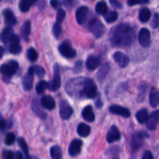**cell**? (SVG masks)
<instances>
[{
  "mask_svg": "<svg viewBox=\"0 0 159 159\" xmlns=\"http://www.w3.org/2000/svg\"><path fill=\"white\" fill-rule=\"evenodd\" d=\"M110 38L116 46H130L134 42L135 33L129 24L120 23L110 30Z\"/></svg>",
  "mask_w": 159,
  "mask_h": 159,
  "instance_id": "cell-1",
  "label": "cell"
},
{
  "mask_svg": "<svg viewBox=\"0 0 159 159\" xmlns=\"http://www.w3.org/2000/svg\"><path fill=\"white\" fill-rule=\"evenodd\" d=\"M85 78H75L68 81L65 85L67 93L71 96H83V86Z\"/></svg>",
  "mask_w": 159,
  "mask_h": 159,
  "instance_id": "cell-2",
  "label": "cell"
},
{
  "mask_svg": "<svg viewBox=\"0 0 159 159\" xmlns=\"http://www.w3.org/2000/svg\"><path fill=\"white\" fill-rule=\"evenodd\" d=\"M19 68V64L14 60L9 61L6 64L1 66V72L3 76V80L6 82H9L11 77L16 72Z\"/></svg>",
  "mask_w": 159,
  "mask_h": 159,
  "instance_id": "cell-3",
  "label": "cell"
},
{
  "mask_svg": "<svg viewBox=\"0 0 159 159\" xmlns=\"http://www.w3.org/2000/svg\"><path fill=\"white\" fill-rule=\"evenodd\" d=\"M88 30L96 38H99L104 34L105 27L100 20L97 18H93L88 23Z\"/></svg>",
  "mask_w": 159,
  "mask_h": 159,
  "instance_id": "cell-4",
  "label": "cell"
},
{
  "mask_svg": "<svg viewBox=\"0 0 159 159\" xmlns=\"http://www.w3.org/2000/svg\"><path fill=\"white\" fill-rule=\"evenodd\" d=\"M83 96L88 99H94L97 96V87L94 81L85 78L83 86Z\"/></svg>",
  "mask_w": 159,
  "mask_h": 159,
  "instance_id": "cell-5",
  "label": "cell"
},
{
  "mask_svg": "<svg viewBox=\"0 0 159 159\" xmlns=\"http://www.w3.org/2000/svg\"><path fill=\"white\" fill-rule=\"evenodd\" d=\"M148 138V134L145 131H141L138 134H135L132 136L130 146L133 152L138 151L142 146L144 139Z\"/></svg>",
  "mask_w": 159,
  "mask_h": 159,
  "instance_id": "cell-6",
  "label": "cell"
},
{
  "mask_svg": "<svg viewBox=\"0 0 159 159\" xmlns=\"http://www.w3.org/2000/svg\"><path fill=\"white\" fill-rule=\"evenodd\" d=\"M58 51L63 57L66 58H72L76 56V51L71 47L68 40H65L59 45Z\"/></svg>",
  "mask_w": 159,
  "mask_h": 159,
  "instance_id": "cell-7",
  "label": "cell"
},
{
  "mask_svg": "<svg viewBox=\"0 0 159 159\" xmlns=\"http://www.w3.org/2000/svg\"><path fill=\"white\" fill-rule=\"evenodd\" d=\"M49 89L51 91L55 92L58 89L61 85V76H60V68H59V65L57 64L54 65V77H53L52 81L50 82Z\"/></svg>",
  "mask_w": 159,
  "mask_h": 159,
  "instance_id": "cell-8",
  "label": "cell"
},
{
  "mask_svg": "<svg viewBox=\"0 0 159 159\" xmlns=\"http://www.w3.org/2000/svg\"><path fill=\"white\" fill-rule=\"evenodd\" d=\"M138 41L142 48H148L151 44V33L147 28H142L138 34Z\"/></svg>",
  "mask_w": 159,
  "mask_h": 159,
  "instance_id": "cell-9",
  "label": "cell"
},
{
  "mask_svg": "<svg viewBox=\"0 0 159 159\" xmlns=\"http://www.w3.org/2000/svg\"><path fill=\"white\" fill-rule=\"evenodd\" d=\"M60 116L63 120H68L73 113V110L66 100H61L59 103Z\"/></svg>",
  "mask_w": 159,
  "mask_h": 159,
  "instance_id": "cell-10",
  "label": "cell"
},
{
  "mask_svg": "<svg viewBox=\"0 0 159 159\" xmlns=\"http://www.w3.org/2000/svg\"><path fill=\"white\" fill-rule=\"evenodd\" d=\"M21 46L20 43V38L17 35L13 34L9 41V51L11 54H17L21 52Z\"/></svg>",
  "mask_w": 159,
  "mask_h": 159,
  "instance_id": "cell-11",
  "label": "cell"
},
{
  "mask_svg": "<svg viewBox=\"0 0 159 159\" xmlns=\"http://www.w3.org/2000/svg\"><path fill=\"white\" fill-rule=\"evenodd\" d=\"M89 8L86 6H81L76 10L75 17L79 24H84L88 19Z\"/></svg>",
  "mask_w": 159,
  "mask_h": 159,
  "instance_id": "cell-12",
  "label": "cell"
},
{
  "mask_svg": "<svg viewBox=\"0 0 159 159\" xmlns=\"http://www.w3.org/2000/svg\"><path fill=\"white\" fill-rule=\"evenodd\" d=\"M82 146V141L79 139H75L70 144L68 148V154L71 157L77 156L81 152Z\"/></svg>",
  "mask_w": 159,
  "mask_h": 159,
  "instance_id": "cell-13",
  "label": "cell"
},
{
  "mask_svg": "<svg viewBox=\"0 0 159 159\" xmlns=\"http://www.w3.org/2000/svg\"><path fill=\"white\" fill-rule=\"evenodd\" d=\"M109 110L111 113L116 115H120L121 116H124L125 118H128L130 116V110L125 107H120L118 105H112L110 106Z\"/></svg>",
  "mask_w": 159,
  "mask_h": 159,
  "instance_id": "cell-14",
  "label": "cell"
},
{
  "mask_svg": "<svg viewBox=\"0 0 159 159\" xmlns=\"http://www.w3.org/2000/svg\"><path fill=\"white\" fill-rule=\"evenodd\" d=\"M113 58H114L116 63L118 64V65L120 68H125L128 65L129 62H130L129 57L125 54L120 52V51H116V53H114Z\"/></svg>",
  "mask_w": 159,
  "mask_h": 159,
  "instance_id": "cell-15",
  "label": "cell"
},
{
  "mask_svg": "<svg viewBox=\"0 0 159 159\" xmlns=\"http://www.w3.org/2000/svg\"><path fill=\"white\" fill-rule=\"evenodd\" d=\"M120 139V133L116 126H112L109 130L107 136V142L111 144V143L115 142L116 141H119Z\"/></svg>",
  "mask_w": 159,
  "mask_h": 159,
  "instance_id": "cell-16",
  "label": "cell"
},
{
  "mask_svg": "<svg viewBox=\"0 0 159 159\" xmlns=\"http://www.w3.org/2000/svg\"><path fill=\"white\" fill-rule=\"evenodd\" d=\"M159 122V110L154 111L151 115H149V119L147 122V128L153 130L156 128Z\"/></svg>",
  "mask_w": 159,
  "mask_h": 159,
  "instance_id": "cell-17",
  "label": "cell"
},
{
  "mask_svg": "<svg viewBox=\"0 0 159 159\" xmlns=\"http://www.w3.org/2000/svg\"><path fill=\"white\" fill-rule=\"evenodd\" d=\"M42 105L41 102H39V100L37 99H34L32 102V110L34 112L36 115L39 116L41 119H46L47 118V113L42 110Z\"/></svg>",
  "mask_w": 159,
  "mask_h": 159,
  "instance_id": "cell-18",
  "label": "cell"
},
{
  "mask_svg": "<svg viewBox=\"0 0 159 159\" xmlns=\"http://www.w3.org/2000/svg\"><path fill=\"white\" fill-rule=\"evenodd\" d=\"M3 18H4L5 23L9 26H14L16 23V18L14 16L13 12L10 10L9 9H4L2 12Z\"/></svg>",
  "mask_w": 159,
  "mask_h": 159,
  "instance_id": "cell-19",
  "label": "cell"
},
{
  "mask_svg": "<svg viewBox=\"0 0 159 159\" xmlns=\"http://www.w3.org/2000/svg\"><path fill=\"white\" fill-rule=\"evenodd\" d=\"M40 102H41V105L43 108L47 109V110H53L54 108H55V101H54V98L51 97V96H43V97L41 98V100H40Z\"/></svg>",
  "mask_w": 159,
  "mask_h": 159,
  "instance_id": "cell-20",
  "label": "cell"
},
{
  "mask_svg": "<svg viewBox=\"0 0 159 159\" xmlns=\"http://www.w3.org/2000/svg\"><path fill=\"white\" fill-rule=\"evenodd\" d=\"M82 116L87 122H93L95 120V114L92 106L89 105L83 109L82 112Z\"/></svg>",
  "mask_w": 159,
  "mask_h": 159,
  "instance_id": "cell-21",
  "label": "cell"
},
{
  "mask_svg": "<svg viewBox=\"0 0 159 159\" xmlns=\"http://www.w3.org/2000/svg\"><path fill=\"white\" fill-rule=\"evenodd\" d=\"M99 63H100V60L99 57L90 55L89 56L86 60V68L89 71H93L99 66Z\"/></svg>",
  "mask_w": 159,
  "mask_h": 159,
  "instance_id": "cell-22",
  "label": "cell"
},
{
  "mask_svg": "<svg viewBox=\"0 0 159 159\" xmlns=\"http://www.w3.org/2000/svg\"><path fill=\"white\" fill-rule=\"evenodd\" d=\"M34 75L32 72L28 71L27 73L24 75L23 79V89L26 91H29L33 86V83H34Z\"/></svg>",
  "mask_w": 159,
  "mask_h": 159,
  "instance_id": "cell-23",
  "label": "cell"
},
{
  "mask_svg": "<svg viewBox=\"0 0 159 159\" xmlns=\"http://www.w3.org/2000/svg\"><path fill=\"white\" fill-rule=\"evenodd\" d=\"M150 104L152 107L155 108L159 105V90L152 88L150 93Z\"/></svg>",
  "mask_w": 159,
  "mask_h": 159,
  "instance_id": "cell-24",
  "label": "cell"
},
{
  "mask_svg": "<svg viewBox=\"0 0 159 159\" xmlns=\"http://www.w3.org/2000/svg\"><path fill=\"white\" fill-rule=\"evenodd\" d=\"M136 119L141 124H147L149 119L148 112L146 109H141L136 113Z\"/></svg>",
  "mask_w": 159,
  "mask_h": 159,
  "instance_id": "cell-25",
  "label": "cell"
},
{
  "mask_svg": "<svg viewBox=\"0 0 159 159\" xmlns=\"http://www.w3.org/2000/svg\"><path fill=\"white\" fill-rule=\"evenodd\" d=\"M37 1V0H20L19 3V8L21 12H28L31 6H34Z\"/></svg>",
  "mask_w": 159,
  "mask_h": 159,
  "instance_id": "cell-26",
  "label": "cell"
},
{
  "mask_svg": "<svg viewBox=\"0 0 159 159\" xmlns=\"http://www.w3.org/2000/svg\"><path fill=\"white\" fill-rule=\"evenodd\" d=\"M30 21H26L23 23L21 27V36L25 41H29V36L30 34Z\"/></svg>",
  "mask_w": 159,
  "mask_h": 159,
  "instance_id": "cell-27",
  "label": "cell"
},
{
  "mask_svg": "<svg viewBox=\"0 0 159 159\" xmlns=\"http://www.w3.org/2000/svg\"><path fill=\"white\" fill-rule=\"evenodd\" d=\"M110 67L109 63L105 62V63L102 64V65H101L100 68H99V71H98L97 75H96L97 76V79L100 81L104 79V78H105L106 76L107 75V74H108L109 71H110Z\"/></svg>",
  "mask_w": 159,
  "mask_h": 159,
  "instance_id": "cell-28",
  "label": "cell"
},
{
  "mask_svg": "<svg viewBox=\"0 0 159 159\" xmlns=\"http://www.w3.org/2000/svg\"><path fill=\"white\" fill-rule=\"evenodd\" d=\"M77 132L79 136L82 137V138H85V137H88L89 135L90 132H91V128L89 125L82 123V124L78 126Z\"/></svg>",
  "mask_w": 159,
  "mask_h": 159,
  "instance_id": "cell-29",
  "label": "cell"
},
{
  "mask_svg": "<svg viewBox=\"0 0 159 159\" xmlns=\"http://www.w3.org/2000/svg\"><path fill=\"white\" fill-rule=\"evenodd\" d=\"M13 35V30H12V28L10 26H8V27H6L2 30L1 34V40L4 43H9V40L12 37V36Z\"/></svg>",
  "mask_w": 159,
  "mask_h": 159,
  "instance_id": "cell-30",
  "label": "cell"
},
{
  "mask_svg": "<svg viewBox=\"0 0 159 159\" xmlns=\"http://www.w3.org/2000/svg\"><path fill=\"white\" fill-rule=\"evenodd\" d=\"M152 16V12L149 10V9L144 7L140 10L139 12V20L141 23H146L148 21Z\"/></svg>",
  "mask_w": 159,
  "mask_h": 159,
  "instance_id": "cell-31",
  "label": "cell"
},
{
  "mask_svg": "<svg viewBox=\"0 0 159 159\" xmlns=\"http://www.w3.org/2000/svg\"><path fill=\"white\" fill-rule=\"evenodd\" d=\"M50 154L53 159H61L63 156V152L57 145H54L50 149Z\"/></svg>",
  "mask_w": 159,
  "mask_h": 159,
  "instance_id": "cell-32",
  "label": "cell"
},
{
  "mask_svg": "<svg viewBox=\"0 0 159 159\" xmlns=\"http://www.w3.org/2000/svg\"><path fill=\"white\" fill-rule=\"evenodd\" d=\"M96 12L99 15H105L108 12V6L105 1H100L96 4Z\"/></svg>",
  "mask_w": 159,
  "mask_h": 159,
  "instance_id": "cell-33",
  "label": "cell"
},
{
  "mask_svg": "<svg viewBox=\"0 0 159 159\" xmlns=\"http://www.w3.org/2000/svg\"><path fill=\"white\" fill-rule=\"evenodd\" d=\"M28 71L32 72L34 75H37L40 78L43 77L45 75V70L42 67L38 66V65H33L29 68Z\"/></svg>",
  "mask_w": 159,
  "mask_h": 159,
  "instance_id": "cell-34",
  "label": "cell"
},
{
  "mask_svg": "<svg viewBox=\"0 0 159 159\" xmlns=\"http://www.w3.org/2000/svg\"><path fill=\"white\" fill-rule=\"evenodd\" d=\"M50 84L46 81H40L36 86V91L37 94H42L46 89H49Z\"/></svg>",
  "mask_w": 159,
  "mask_h": 159,
  "instance_id": "cell-35",
  "label": "cell"
},
{
  "mask_svg": "<svg viewBox=\"0 0 159 159\" xmlns=\"http://www.w3.org/2000/svg\"><path fill=\"white\" fill-rule=\"evenodd\" d=\"M118 18V14L116 11H110L104 15V19L108 23L115 22Z\"/></svg>",
  "mask_w": 159,
  "mask_h": 159,
  "instance_id": "cell-36",
  "label": "cell"
},
{
  "mask_svg": "<svg viewBox=\"0 0 159 159\" xmlns=\"http://www.w3.org/2000/svg\"><path fill=\"white\" fill-rule=\"evenodd\" d=\"M18 144L20 145V147L21 148V149L23 150V153L26 155V158H30L29 156V151H28V146L27 144L26 143V141H24V139L22 138H19L18 140Z\"/></svg>",
  "mask_w": 159,
  "mask_h": 159,
  "instance_id": "cell-37",
  "label": "cell"
},
{
  "mask_svg": "<svg viewBox=\"0 0 159 159\" xmlns=\"http://www.w3.org/2000/svg\"><path fill=\"white\" fill-rule=\"evenodd\" d=\"M120 154V148L118 146H113V147L110 148L107 152H105V155H108L110 157H117Z\"/></svg>",
  "mask_w": 159,
  "mask_h": 159,
  "instance_id": "cell-38",
  "label": "cell"
},
{
  "mask_svg": "<svg viewBox=\"0 0 159 159\" xmlns=\"http://www.w3.org/2000/svg\"><path fill=\"white\" fill-rule=\"evenodd\" d=\"M27 57L30 61H36L38 58V54L37 51L34 48H30L27 51Z\"/></svg>",
  "mask_w": 159,
  "mask_h": 159,
  "instance_id": "cell-39",
  "label": "cell"
},
{
  "mask_svg": "<svg viewBox=\"0 0 159 159\" xmlns=\"http://www.w3.org/2000/svg\"><path fill=\"white\" fill-rule=\"evenodd\" d=\"M53 33L55 38H58L61 33V23H57V22L54 23V27H53Z\"/></svg>",
  "mask_w": 159,
  "mask_h": 159,
  "instance_id": "cell-40",
  "label": "cell"
},
{
  "mask_svg": "<svg viewBox=\"0 0 159 159\" xmlns=\"http://www.w3.org/2000/svg\"><path fill=\"white\" fill-rule=\"evenodd\" d=\"M16 139V137L15 135L13 134L12 133H9L6 135L5 137V144L6 145H11L14 143Z\"/></svg>",
  "mask_w": 159,
  "mask_h": 159,
  "instance_id": "cell-41",
  "label": "cell"
},
{
  "mask_svg": "<svg viewBox=\"0 0 159 159\" xmlns=\"http://www.w3.org/2000/svg\"><path fill=\"white\" fill-rule=\"evenodd\" d=\"M65 16H66L65 11L62 9H59L57 12V20H56V22L59 23H61L64 19L65 18Z\"/></svg>",
  "mask_w": 159,
  "mask_h": 159,
  "instance_id": "cell-42",
  "label": "cell"
},
{
  "mask_svg": "<svg viewBox=\"0 0 159 159\" xmlns=\"http://www.w3.org/2000/svg\"><path fill=\"white\" fill-rule=\"evenodd\" d=\"M149 2V0H127V4L130 6L140 4H147Z\"/></svg>",
  "mask_w": 159,
  "mask_h": 159,
  "instance_id": "cell-43",
  "label": "cell"
},
{
  "mask_svg": "<svg viewBox=\"0 0 159 159\" xmlns=\"http://www.w3.org/2000/svg\"><path fill=\"white\" fill-rule=\"evenodd\" d=\"M151 25L153 29H157L159 27V13H155L154 15Z\"/></svg>",
  "mask_w": 159,
  "mask_h": 159,
  "instance_id": "cell-44",
  "label": "cell"
},
{
  "mask_svg": "<svg viewBox=\"0 0 159 159\" xmlns=\"http://www.w3.org/2000/svg\"><path fill=\"white\" fill-rule=\"evenodd\" d=\"M15 158V153L10 151H4L3 152V158L4 159H12Z\"/></svg>",
  "mask_w": 159,
  "mask_h": 159,
  "instance_id": "cell-45",
  "label": "cell"
},
{
  "mask_svg": "<svg viewBox=\"0 0 159 159\" xmlns=\"http://www.w3.org/2000/svg\"><path fill=\"white\" fill-rule=\"evenodd\" d=\"M50 3H51V6L54 9H57V8H59L62 5V2L61 0H51Z\"/></svg>",
  "mask_w": 159,
  "mask_h": 159,
  "instance_id": "cell-46",
  "label": "cell"
},
{
  "mask_svg": "<svg viewBox=\"0 0 159 159\" xmlns=\"http://www.w3.org/2000/svg\"><path fill=\"white\" fill-rule=\"evenodd\" d=\"M110 2L113 7L116 8V9H121L122 8V4L118 0H110Z\"/></svg>",
  "mask_w": 159,
  "mask_h": 159,
  "instance_id": "cell-47",
  "label": "cell"
},
{
  "mask_svg": "<svg viewBox=\"0 0 159 159\" xmlns=\"http://www.w3.org/2000/svg\"><path fill=\"white\" fill-rule=\"evenodd\" d=\"M82 62L81 61H79L75 63V65L74 70L76 71V72H79V71H82Z\"/></svg>",
  "mask_w": 159,
  "mask_h": 159,
  "instance_id": "cell-48",
  "label": "cell"
},
{
  "mask_svg": "<svg viewBox=\"0 0 159 159\" xmlns=\"http://www.w3.org/2000/svg\"><path fill=\"white\" fill-rule=\"evenodd\" d=\"M63 4L67 8H71L74 5V0H63Z\"/></svg>",
  "mask_w": 159,
  "mask_h": 159,
  "instance_id": "cell-49",
  "label": "cell"
},
{
  "mask_svg": "<svg viewBox=\"0 0 159 159\" xmlns=\"http://www.w3.org/2000/svg\"><path fill=\"white\" fill-rule=\"evenodd\" d=\"M153 158V155H152V154L149 151H146L144 153V155H142V159H152Z\"/></svg>",
  "mask_w": 159,
  "mask_h": 159,
  "instance_id": "cell-50",
  "label": "cell"
},
{
  "mask_svg": "<svg viewBox=\"0 0 159 159\" xmlns=\"http://www.w3.org/2000/svg\"><path fill=\"white\" fill-rule=\"evenodd\" d=\"M95 103H96V107H97V108H99V107H102V100H101V98L98 97L97 100L96 101V102H95Z\"/></svg>",
  "mask_w": 159,
  "mask_h": 159,
  "instance_id": "cell-51",
  "label": "cell"
},
{
  "mask_svg": "<svg viewBox=\"0 0 159 159\" xmlns=\"http://www.w3.org/2000/svg\"><path fill=\"white\" fill-rule=\"evenodd\" d=\"M5 128H6V122L3 118H1V130H3Z\"/></svg>",
  "mask_w": 159,
  "mask_h": 159,
  "instance_id": "cell-52",
  "label": "cell"
},
{
  "mask_svg": "<svg viewBox=\"0 0 159 159\" xmlns=\"http://www.w3.org/2000/svg\"><path fill=\"white\" fill-rule=\"evenodd\" d=\"M23 158V155L20 152H15V158L14 159H21Z\"/></svg>",
  "mask_w": 159,
  "mask_h": 159,
  "instance_id": "cell-53",
  "label": "cell"
},
{
  "mask_svg": "<svg viewBox=\"0 0 159 159\" xmlns=\"http://www.w3.org/2000/svg\"><path fill=\"white\" fill-rule=\"evenodd\" d=\"M3 52H4V51H3V48H1V57H2Z\"/></svg>",
  "mask_w": 159,
  "mask_h": 159,
  "instance_id": "cell-54",
  "label": "cell"
}]
</instances>
